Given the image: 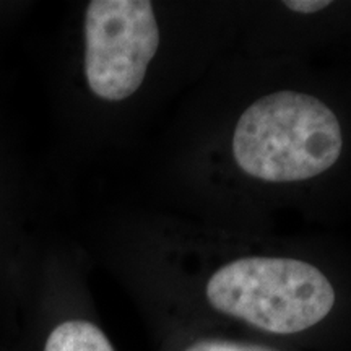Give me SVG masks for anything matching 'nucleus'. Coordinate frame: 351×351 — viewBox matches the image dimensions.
<instances>
[{"mask_svg":"<svg viewBox=\"0 0 351 351\" xmlns=\"http://www.w3.org/2000/svg\"><path fill=\"white\" fill-rule=\"evenodd\" d=\"M343 134L335 112L313 95L276 91L241 114L232 134L239 169L263 182H300L337 163Z\"/></svg>","mask_w":351,"mask_h":351,"instance_id":"obj_1","label":"nucleus"},{"mask_svg":"<svg viewBox=\"0 0 351 351\" xmlns=\"http://www.w3.org/2000/svg\"><path fill=\"white\" fill-rule=\"evenodd\" d=\"M207 300L218 313L288 335L326 319L335 304V291L313 263L288 257H243L210 276Z\"/></svg>","mask_w":351,"mask_h":351,"instance_id":"obj_2","label":"nucleus"},{"mask_svg":"<svg viewBox=\"0 0 351 351\" xmlns=\"http://www.w3.org/2000/svg\"><path fill=\"white\" fill-rule=\"evenodd\" d=\"M160 47L148 0H93L85 15V75L101 99L122 101L142 86Z\"/></svg>","mask_w":351,"mask_h":351,"instance_id":"obj_3","label":"nucleus"},{"mask_svg":"<svg viewBox=\"0 0 351 351\" xmlns=\"http://www.w3.org/2000/svg\"><path fill=\"white\" fill-rule=\"evenodd\" d=\"M44 351H114L103 332L86 320H69L51 332Z\"/></svg>","mask_w":351,"mask_h":351,"instance_id":"obj_4","label":"nucleus"},{"mask_svg":"<svg viewBox=\"0 0 351 351\" xmlns=\"http://www.w3.org/2000/svg\"><path fill=\"white\" fill-rule=\"evenodd\" d=\"M186 351H276L269 346L244 343V341H232V340H218V339H207L200 340L189 346Z\"/></svg>","mask_w":351,"mask_h":351,"instance_id":"obj_5","label":"nucleus"},{"mask_svg":"<svg viewBox=\"0 0 351 351\" xmlns=\"http://www.w3.org/2000/svg\"><path fill=\"white\" fill-rule=\"evenodd\" d=\"M283 5L291 12L311 15V13H317L327 8L330 2L328 0H287V2H283Z\"/></svg>","mask_w":351,"mask_h":351,"instance_id":"obj_6","label":"nucleus"}]
</instances>
